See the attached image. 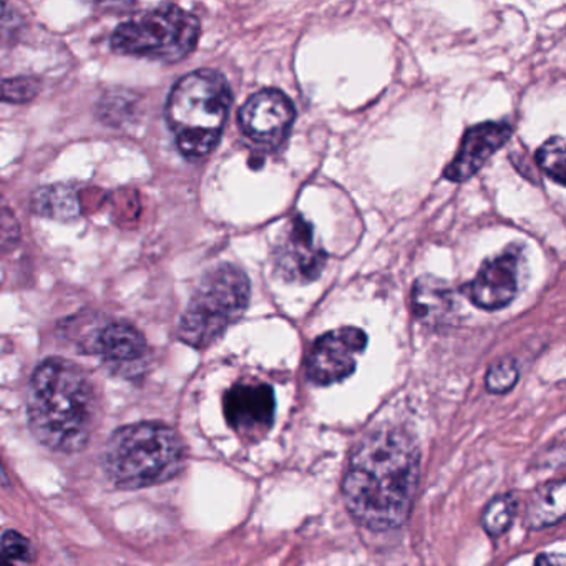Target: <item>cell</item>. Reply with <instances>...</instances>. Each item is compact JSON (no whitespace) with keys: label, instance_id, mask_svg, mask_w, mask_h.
<instances>
[{"label":"cell","instance_id":"6da1fadb","mask_svg":"<svg viewBox=\"0 0 566 566\" xmlns=\"http://www.w3.org/2000/svg\"><path fill=\"white\" fill-rule=\"evenodd\" d=\"M419 476L416 440L403 430H376L350 455L343 480L344 503L373 532L399 528L409 518Z\"/></svg>","mask_w":566,"mask_h":566},{"label":"cell","instance_id":"7a4b0ae2","mask_svg":"<svg viewBox=\"0 0 566 566\" xmlns=\"http://www.w3.org/2000/svg\"><path fill=\"white\" fill-rule=\"evenodd\" d=\"M28 417L31 432L42 446L61 453L81 452L97 422L94 382L71 360H44L29 386Z\"/></svg>","mask_w":566,"mask_h":566},{"label":"cell","instance_id":"3957f363","mask_svg":"<svg viewBox=\"0 0 566 566\" xmlns=\"http://www.w3.org/2000/svg\"><path fill=\"white\" fill-rule=\"evenodd\" d=\"M187 462L184 439L174 427L158 422L122 427L108 439L104 469L118 489L138 490L175 479Z\"/></svg>","mask_w":566,"mask_h":566},{"label":"cell","instance_id":"277c9868","mask_svg":"<svg viewBox=\"0 0 566 566\" xmlns=\"http://www.w3.org/2000/svg\"><path fill=\"white\" fill-rule=\"evenodd\" d=\"M231 101L230 84L213 69L191 72L175 84L165 115L185 158L201 160L214 150L223 134Z\"/></svg>","mask_w":566,"mask_h":566},{"label":"cell","instance_id":"5b68a950","mask_svg":"<svg viewBox=\"0 0 566 566\" xmlns=\"http://www.w3.org/2000/svg\"><path fill=\"white\" fill-rule=\"evenodd\" d=\"M248 304L250 280L247 274L233 264H221L210 271L195 291L178 324V337L195 349H205L243 316Z\"/></svg>","mask_w":566,"mask_h":566},{"label":"cell","instance_id":"8992f818","mask_svg":"<svg viewBox=\"0 0 566 566\" xmlns=\"http://www.w3.org/2000/svg\"><path fill=\"white\" fill-rule=\"evenodd\" d=\"M200 32L197 15L180 6L164 4L118 25L111 45L122 55L174 64L195 51Z\"/></svg>","mask_w":566,"mask_h":566},{"label":"cell","instance_id":"52a82bcc","mask_svg":"<svg viewBox=\"0 0 566 566\" xmlns=\"http://www.w3.org/2000/svg\"><path fill=\"white\" fill-rule=\"evenodd\" d=\"M367 346V336L357 327H340L321 336L307 356V377L317 386H331L353 376L357 357Z\"/></svg>","mask_w":566,"mask_h":566},{"label":"cell","instance_id":"ba28073f","mask_svg":"<svg viewBox=\"0 0 566 566\" xmlns=\"http://www.w3.org/2000/svg\"><path fill=\"white\" fill-rule=\"evenodd\" d=\"M273 260L277 276L287 283L306 284L323 273L327 254L314 237L313 227L296 217L277 241Z\"/></svg>","mask_w":566,"mask_h":566},{"label":"cell","instance_id":"9c48e42d","mask_svg":"<svg viewBox=\"0 0 566 566\" xmlns=\"http://www.w3.org/2000/svg\"><path fill=\"white\" fill-rule=\"evenodd\" d=\"M294 118L293 102L283 92L266 88L248 98L241 107L240 127L254 144L276 148L290 135Z\"/></svg>","mask_w":566,"mask_h":566},{"label":"cell","instance_id":"30bf717a","mask_svg":"<svg viewBox=\"0 0 566 566\" xmlns=\"http://www.w3.org/2000/svg\"><path fill=\"white\" fill-rule=\"evenodd\" d=\"M223 407L228 426L244 440L256 442L273 427L276 399L268 384L241 382L224 394Z\"/></svg>","mask_w":566,"mask_h":566},{"label":"cell","instance_id":"8fae6325","mask_svg":"<svg viewBox=\"0 0 566 566\" xmlns=\"http://www.w3.org/2000/svg\"><path fill=\"white\" fill-rule=\"evenodd\" d=\"M522 274V253L515 247L485 261L475 280L463 286V294L482 310H500L515 300Z\"/></svg>","mask_w":566,"mask_h":566},{"label":"cell","instance_id":"7c38bea8","mask_svg":"<svg viewBox=\"0 0 566 566\" xmlns=\"http://www.w3.org/2000/svg\"><path fill=\"white\" fill-rule=\"evenodd\" d=\"M512 137V125L506 122H485L467 132L452 164L443 170V177L453 184L469 180L496 150Z\"/></svg>","mask_w":566,"mask_h":566},{"label":"cell","instance_id":"4fadbf2b","mask_svg":"<svg viewBox=\"0 0 566 566\" xmlns=\"http://www.w3.org/2000/svg\"><path fill=\"white\" fill-rule=\"evenodd\" d=\"M95 350L111 366H135L147 357L148 344L134 324L117 321L101 331L95 340Z\"/></svg>","mask_w":566,"mask_h":566},{"label":"cell","instance_id":"5bb4252c","mask_svg":"<svg viewBox=\"0 0 566 566\" xmlns=\"http://www.w3.org/2000/svg\"><path fill=\"white\" fill-rule=\"evenodd\" d=\"M412 310L422 323L446 321L453 311L452 291L439 277H419L412 291Z\"/></svg>","mask_w":566,"mask_h":566},{"label":"cell","instance_id":"9a60e30c","mask_svg":"<svg viewBox=\"0 0 566 566\" xmlns=\"http://www.w3.org/2000/svg\"><path fill=\"white\" fill-rule=\"evenodd\" d=\"M31 208L38 217L62 223L77 220L82 214L81 198L71 185H49L39 188L32 195Z\"/></svg>","mask_w":566,"mask_h":566},{"label":"cell","instance_id":"2e32d148","mask_svg":"<svg viewBox=\"0 0 566 566\" xmlns=\"http://www.w3.org/2000/svg\"><path fill=\"white\" fill-rule=\"evenodd\" d=\"M565 512V480H556L533 493L526 505L525 525L532 530L546 528L562 522Z\"/></svg>","mask_w":566,"mask_h":566},{"label":"cell","instance_id":"e0dca14e","mask_svg":"<svg viewBox=\"0 0 566 566\" xmlns=\"http://www.w3.org/2000/svg\"><path fill=\"white\" fill-rule=\"evenodd\" d=\"M516 513V499L510 493L495 496L483 510L482 526L490 536L499 538L512 526Z\"/></svg>","mask_w":566,"mask_h":566},{"label":"cell","instance_id":"ac0fdd59","mask_svg":"<svg viewBox=\"0 0 566 566\" xmlns=\"http://www.w3.org/2000/svg\"><path fill=\"white\" fill-rule=\"evenodd\" d=\"M539 168L558 185H565V140L553 137L536 151Z\"/></svg>","mask_w":566,"mask_h":566},{"label":"cell","instance_id":"d6986e66","mask_svg":"<svg viewBox=\"0 0 566 566\" xmlns=\"http://www.w3.org/2000/svg\"><path fill=\"white\" fill-rule=\"evenodd\" d=\"M41 92V82L34 77L0 78V102L29 104Z\"/></svg>","mask_w":566,"mask_h":566},{"label":"cell","instance_id":"ffe728a7","mask_svg":"<svg viewBox=\"0 0 566 566\" xmlns=\"http://www.w3.org/2000/svg\"><path fill=\"white\" fill-rule=\"evenodd\" d=\"M0 566H14V563H29L34 559L31 542L15 530H8L0 538Z\"/></svg>","mask_w":566,"mask_h":566},{"label":"cell","instance_id":"44dd1931","mask_svg":"<svg viewBox=\"0 0 566 566\" xmlns=\"http://www.w3.org/2000/svg\"><path fill=\"white\" fill-rule=\"evenodd\" d=\"M518 366L513 359H502L490 367L485 376L486 390L492 394H506L518 382Z\"/></svg>","mask_w":566,"mask_h":566},{"label":"cell","instance_id":"7402d4cb","mask_svg":"<svg viewBox=\"0 0 566 566\" xmlns=\"http://www.w3.org/2000/svg\"><path fill=\"white\" fill-rule=\"evenodd\" d=\"M535 566H566L563 553H543L536 558Z\"/></svg>","mask_w":566,"mask_h":566},{"label":"cell","instance_id":"603a6c76","mask_svg":"<svg viewBox=\"0 0 566 566\" xmlns=\"http://www.w3.org/2000/svg\"><path fill=\"white\" fill-rule=\"evenodd\" d=\"M14 24V12L6 4H0V29Z\"/></svg>","mask_w":566,"mask_h":566},{"label":"cell","instance_id":"cb8c5ba5","mask_svg":"<svg viewBox=\"0 0 566 566\" xmlns=\"http://www.w3.org/2000/svg\"><path fill=\"white\" fill-rule=\"evenodd\" d=\"M0 483H4V485H9V476L6 473L4 467L0 463Z\"/></svg>","mask_w":566,"mask_h":566}]
</instances>
